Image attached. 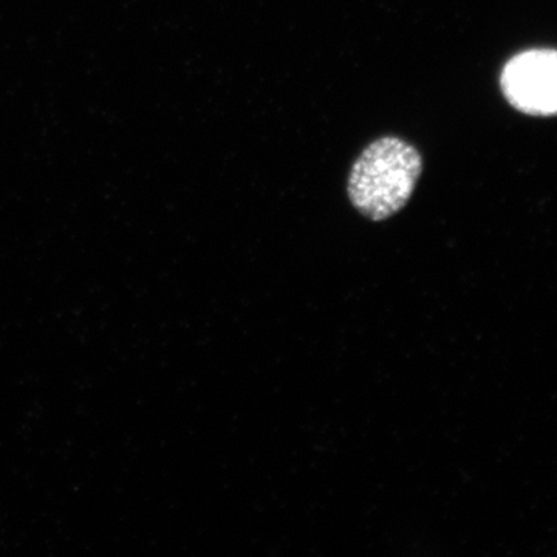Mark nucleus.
Instances as JSON below:
<instances>
[{
    "label": "nucleus",
    "mask_w": 557,
    "mask_h": 557,
    "mask_svg": "<svg viewBox=\"0 0 557 557\" xmlns=\"http://www.w3.org/2000/svg\"><path fill=\"white\" fill-rule=\"evenodd\" d=\"M421 170V156L413 146L398 138H381L355 161L348 196L366 218L376 222L392 218L412 197Z\"/></svg>",
    "instance_id": "nucleus-1"
},
{
    "label": "nucleus",
    "mask_w": 557,
    "mask_h": 557,
    "mask_svg": "<svg viewBox=\"0 0 557 557\" xmlns=\"http://www.w3.org/2000/svg\"><path fill=\"white\" fill-rule=\"evenodd\" d=\"M502 91L512 108L533 116L557 115V50L516 54L500 76Z\"/></svg>",
    "instance_id": "nucleus-2"
}]
</instances>
